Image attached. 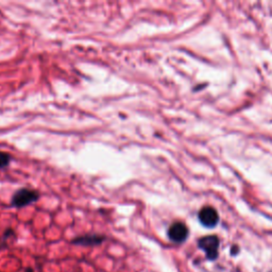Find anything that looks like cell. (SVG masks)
I'll use <instances>...</instances> for the list:
<instances>
[{
	"mask_svg": "<svg viewBox=\"0 0 272 272\" xmlns=\"http://www.w3.org/2000/svg\"><path fill=\"white\" fill-rule=\"evenodd\" d=\"M38 197H40V193H38L36 190L29 188H21L17 190L14 193V196H13L12 205L14 207H17V209H20V207H24L36 202Z\"/></svg>",
	"mask_w": 272,
	"mask_h": 272,
	"instance_id": "cell-1",
	"label": "cell"
},
{
	"mask_svg": "<svg viewBox=\"0 0 272 272\" xmlns=\"http://www.w3.org/2000/svg\"><path fill=\"white\" fill-rule=\"evenodd\" d=\"M167 235L172 242L182 243L188 236V229L183 222H175L168 229Z\"/></svg>",
	"mask_w": 272,
	"mask_h": 272,
	"instance_id": "cell-2",
	"label": "cell"
},
{
	"mask_svg": "<svg viewBox=\"0 0 272 272\" xmlns=\"http://www.w3.org/2000/svg\"><path fill=\"white\" fill-rule=\"evenodd\" d=\"M107 237L101 234H85L77 236L71 240L72 244L81 245V247H97L106 241Z\"/></svg>",
	"mask_w": 272,
	"mask_h": 272,
	"instance_id": "cell-3",
	"label": "cell"
},
{
	"mask_svg": "<svg viewBox=\"0 0 272 272\" xmlns=\"http://www.w3.org/2000/svg\"><path fill=\"white\" fill-rule=\"evenodd\" d=\"M199 247L205 251L210 260H215L218 255L219 239L216 236H206L199 240Z\"/></svg>",
	"mask_w": 272,
	"mask_h": 272,
	"instance_id": "cell-4",
	"label": "cell"
},
{
	"mask_svg": "<svg viewBox=\"0 0 272 272\" xmlns=\"http://www.w3.org/2000/svg\"><path fill=\"white\" fill-rule=\"evenodd\" d=\"M199 219L203 226L207 228H213L218 224V214L215 209L211 206H205L199 213Z\"/></svg>",
	"mask_w": 272,
	"mask_h": 272,
	"instance_id": "cell-5",
	"label": "cell"
},
{
	"mask_svg": "<svg viewBox=\"0 0 272 272\" xmlns=\"http://www.w3.org/2000/svg\"><path fill=\"white\" fill-rule=\"evenodd\" d=\"M11 159L12 158H11L10 154L0 151V169H3V168L7 167L10 164Z\"/></svg>",
	"mask_w": 272,
	"mask_h": 272,
	"instance_id": "cell-6",
	"label": "cell"
},
{
	"mask_svg": "<svg viewBox=\"0 0 272 272\" xmlns=\"http://www.w3.org/2000/svg\"><path fill=\"white\" fill-rule=\"evenodd\" d=\"M24 272H34V270H33L32 268H30V267H29V268L26 269V271H24Z\"/></svg>",
	"mask_w": 272,
	"mask_h": 272,
	"instance_id": "cell-7",
	"label": "cell"
}]
</instances>
